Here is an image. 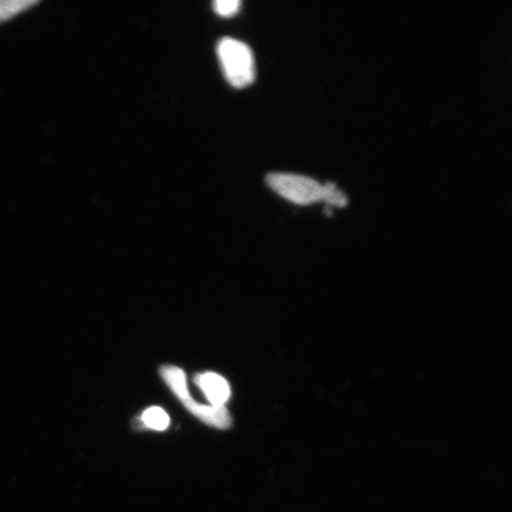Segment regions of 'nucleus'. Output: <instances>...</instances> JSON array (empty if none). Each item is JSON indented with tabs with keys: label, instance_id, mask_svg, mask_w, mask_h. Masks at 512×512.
<instances>
[{
	"label": "nucleus",
	"instance_id": "obj_1",
	"mask_svg": "<svg viewBox=\"0 0 512 512\" xmlns=\"http://www.w3.org/2000/svg\"><path fill=\"white\" fill-rule=\"evenodd\" d=\"M217 55L227 81L235 88H245L255 80V62L247 44L223 38L217 46Z\"/></svg>",
	"mask_w": 512,
	"mask_h": 512
},
{
	"label": "nucleus",
	"instance_id": "obj_2",
	"mask_svg": "<svg viewBox=\"0 0 512 512\" xmlns=\"http://www.w3.org/2000/svg\"><path fill=\"white\" fill-rule=\"evenodd\" d=\"M266 182L278 195L300 206L323 202V184L316 179L292 174H271L267 176Z\"/></svg>",
	"mask_w": 512,
	"mask_h": 512
},
{
	"label": "nucleus",
	"instance_id": "obj_3",
	"mask_svg": "<svg viewBox=\"0 0 512 512\" xmlns=\"http://www.w3.org/2000/svg\"><path fill=\"white\" fill-rule=\"evenodd\" d=\"M182 403L191 414H194L197 419H200L206 425L220 428V430H226L232 425V416H230L226 407L202 405V403L192 400L191 396Z\"/></svg>",
	"mask_w": 512,
	"mask_h": 512
},
{
	"label": "nucleus",
	"instance_id": "obj_4",
	"mask_svg": "<svg viewBox=\"0 0 512 512\" xmlns=\"http://www.w3.org/2000/svg\"><path fill=\"white\" fill-rule=\"evenodd\" d=\"M195 382L202 389L210 406L224 407L230 398V387L222 376L215 373L197 375Z\"/></svg>",
	"mask_w": 512,
	"mask_h": 512
},
{
	"label": "nucleus",
	"instance_id": "obj_5",
	"mask_svg": "<svg viewBox=\"0 0 512 512\" xmlns=\"http://www.w3.org/2000/svg\"><path fill=\"white\" fill-rule=\"evenodd\" d=\"M160 375L179 401L183 402L190 398L187 376L181 368L165 366L160 368Z\"/></svg>",
	"mask_w": 512,
	"mask_h": 512
},
{
	"label": "nucleus",
	"instance_id": "obj_6",
	"mask_svg": "<svg viewBox=\"0 0 512 512\" xmlns=\"http://www.w3.org/2000/svg\"><path fill=\"white\" fill-rule=\"evenodd\" d=\"M37 4L36 0H0V23L9 21Z\"/></svg>",
	"mask_w": 512,
	"mask_h": 512
},
{
	"label": "nucleus",
	"instance_id": "obj_7",
	"mask_svg": "<svg viewBox=\"0 0 512 512\" xmlns=\"http://www.w3.org/2000/svg\"><path fill=\"white\" fill-rule=\"evenodd\" d=\"M142 422L151 430L165 431L170 425V418L163 408L151 407L143 413Z\"/></svg>",
	"mask_w": 512,
	"mask_h": 512
},
{
	"label": "nucleus",
	"instance_id": "obj_8",
	"mask_svg": "<svg viewBox=\"0 0 512 512\" xmlns=\"http://www.w3.org/2000/svg\"><path fill=\"white\" fill-rule=\"evenodd\" d=\"M323 202L329 206L345 207L348 204V198L342 190L336 187L335 183H325L323 185Z\"/></svg>",
	"mask_w": 512,
	"mask_h": 512
},
{
	"label": "nucleus",
	"instance_id": "obj_9",
	"mask_svg": "<svg viewBox=\"0 0 512 512\" xmlns=\"http://www.w3.org/2000/svg\"><path fill=\"white\" fill-rule=\"evenodd\" d=\"M239 0H217L213 4L214 11L223 18L234 17L240 10Z\"/></svg>",
	"mask_w": 512,
	"mask_h": 512
}]
</instances>
